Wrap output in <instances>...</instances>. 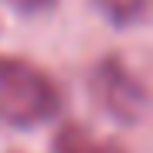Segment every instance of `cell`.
<instances>
[{"instance_id":"7a4b0ae2","label":"cell","mask_w":153,"mask_h":153,"mask_svg":"<svg viewBox=\"0 0 153 153\" xmlns=\"http://www.w3.org/2000/svg\"><path fill=\"white\" fill-rule=\"evenodd\" d=\"M92 95H95V102L109 116H116V119H123V123H133L143 109H146V92H143V85L126 71V65L119 58H105L102 65L95 68Z\"/></svg>"},{"instance_id":"5b68a950","label":"cell","mask_w":153,"mask_h":153,"mask_svg":"<svg viewBox=\"0 0 153 153\" xmlns=\"http://www.w3.org/2000/svg\"><path fill=\"white\" fill-rule=\"evenodd\" d=\"M4 4H10L21 14H44V10L55 7V0H4Z\"/></svg>"},{"instance_id":"6da1fadb","label":"cell","mask_w":153,"mask_h":153,"mask_svg":"<svg viewBox=\"0 0 153 153\" xmlns=\"http://www.w3.org/2000/svg\"><path fill=\"white\" fill-rule=\"evenodd\" d=\"M61 95L48 75L21 58H0V123L14 129L41 126L58 116Z\"/></svg>"},{"instance_id":"277c9868","label":"cell","mask_w":153,"mask_h":153,"mask_svg":"<svg viewBox=\"0 0 153 153\" xmlns=\"http://www.w3.org/2000/svg\"><path fill=\"white\" fill-rule=\"evenodd\" d=\"M92 4L116 27H133V24L153 21V0H92Z\"/></svg>"},{"instance_id":"3957f363","label":"cell","mask_w":153,"mask_h":153,"mask_svg":"<svg viewBox=\"0 0 153 153\" xmlns=\"http://www.w3.org/2000/svg\"><path fill=\"white\" fill-rule=\"evenodd\" d=\"M55 153H123V150L116 143L82 129V126L68 123V126H61L58 136H55Z\"/></svg>"}]
</instances>
